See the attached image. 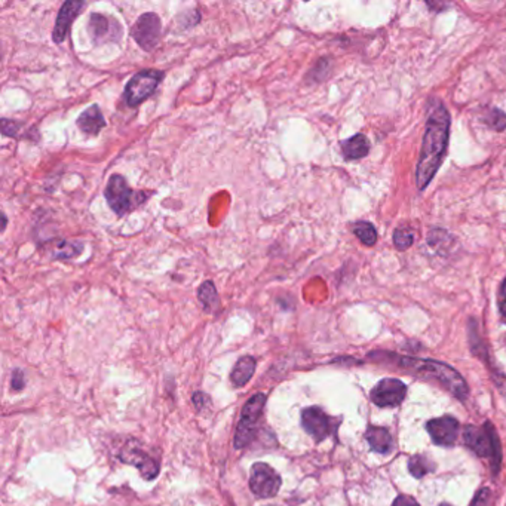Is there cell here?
<instances>
[{"label": "cell", "instance_id": "20", "mask_svg": "<svg viewBox=\"0 0 506 506\" xmlns=\"http://www.w3.org/2000/svg\"><path fill=\"white\" fill-rule=\"evenodd\" d=\"M409 470L414 478H423L432 470H435V463L428 456L416 455L409 460Z\"/></svg>", "mask_w": 506, "mask_h": 506}, {"label": "cell", "instance_id": "33", "mask_svg": "<svg viewBox=\"0 0 506 506\" xmlns=\"http://www.w3.org/2000/svg\"><path fill=\"white\" fill-rule=\"evenodd\" d=\"M269 506H276V505H269Z\"/></svg>", "mask_w": 506, "mask_h": 506}, {"label": "cell", "instance_id": "9", "mask_svg": "<svg viewBox=\"0 0 506 506\" xmlns=\"http://www.w3.org/2000/svg\"><path fill=\"white\" fill-rule=\"evenodd\" d=\"M88 34L94 45L117 43L122 39V26L113 16L104 14H91L88 21Z\"/></svg>", "mask_w": 506, "mask_h": 506}, {"label": "cell", "instance_id": "27", "mask_svg": "<svg viewBox=\"0 0 506 506\" xmlns=\"http://www.w3.org/2000/svg\"><path fill=\"white\" fill-rule=\"evenodd\" d=\"M24 383H26V376L23 371L20 370H15L14 374H12V379H11V386L12 389L15 391H21L24 388Z\"/></svg>", "mask_w": 506, "mask_h": 506}, {"label": "cell", "instance_id": "31", "mask_svg": "<svg viewBox=\"0 0 506 506\" xmlns=\"http://www.w3.org/2000/svg\"><path fill=\"white\" fill-rule=\"evenodd\" d=\"M2 217H4V229H2V231H5V229H6V223H8V220H6V214H2Z\"/></svg>", "mask_w": 506, "mask_h": 506}, {"label": "cell", "instance_id": "4", "mask_svg": "<svg viewBox=\"0 0 506 506\" xmlns=\"http://www.w3.org/2000/svg\"><path fill=\"white\" fill-rule=\"evenodd\" d=\"M104 196H106L112 211L119 217H124L144 204L152 196V191L146 194V191L134 190L128 186L124 177L113 174L107 181L106 190H104Z\"/></svg>", "mask_w": 506, "mask_h": 506}, {"label": "cell", "instance_id": "6", "mask_svg": "<svg viewBox=\"0 0 506 506\" xmlns=\"http://www.w3.org/2000/svg\"><path fill=\"white\" fill-rule=\"evenodd\" d=\"M165 73L162 70L146 68L135 73L125 86L124 98L130 107H138L139 104L149 100L156 91H158L161 82L164 80Z\"/></svg>", "mask_w": 506, "mask_h": 506}, {"label": "cell", "instance_id": "8", "mask_svg": "<svg viewBox=\"0 0 506 506\" xmlns=\"http://www.w3.org/2000/svg\"><path fill=\"white\" fill-rule=\"evenodd\" d=\"M283 481L276 470L268 463H254L250 474V488L257 497L269 499L278 495Z\"/></svg>", "mask_w": 506, "mask_h": 506}, {"label": "cell", "instance_id": "3", "mask_svg": "<svg viewBox=\"0 0 506 506\" xmlns=\"http://www.w3.org/2000/svg\"><path fill=\"white\" fill-rule=\"evenodd\" d=\"M463 441L468 448L473 450L478 458L490 459L492 473L497 475L502 466V447L497 437V432L490 422H485L483 428L465 426Z\"/></svg>", "mask_w": 506, "mask_h": 506}, {"label": "cell", "instance_id": "22", "mask_svg": "<svg viewBox=\"0 0 506 506\" xmlns=\"http://www.w3.org/2000/svg\"><path fill=\"white\" fill-rule=\"evenodd\" d=\"M354 233L359 238L364 246L371 247L377 241V231L369 221H359L354 224Z\"/></svg>", "mask_w": 506, "mask_h": 506}, {"label": "cell", "instance_id": "21", "mask_svg": "<svg viewBox=\"0 0 506 506\" xmlns=\"http://www.w3.org/2000/svg\"><path fill=\"white\" fill-rule=\"evenodd\" d=\"M83 251V243L80 241H61L54 250V258L72 260L80 255Z\"/></svg>", "mask_w": 506, "mask_h": 506}, {"label": "cell", "instance_id": "14", "mask_svg": "<svg viewBox=\"0 0 506 506\" xmlns=\"http://www.w3.org/2000/svg\"><path fill=\"white\" fill-rule=\"evenodd\" d=\"M85 6L86 4L79 2V0H67V2L61 5L56 20L54 31H52V39H54L56 43H63L67 39L70 27H72L73 21L80 15Z\"/></svg>", "mask_w": 506, "mask_h": 506}, {"label": "cell", "instance_id": "1", "mask_svg": "<svg viewBox=\"0 0 506 506\" xmlns=\"http://www.w3.org/2000/svg\"><path fill=\"white\" fill-rule=\"evenodd\" d=\"M450 137V115L448 110L440 102L432 107L426 122V131L422 142L421 156L416 168V183L418 190H425L435 174L438 172L448 146Z\"/></svg>", "mask_w": 506, "mask_h": 506}, {"label": "cell", "instance_id": "13", "mask_svg": "<svg viewBox=\"0 0 506 506\" xmlns=\"http://www.w3.org/2000/svg\"><path fill=\"white\" fill-rule=\"evenodd\" d=\"M426 429L435 444L441 447H451L458 440L459 422L453 416H443L429 421Z\"/></svg>", "mask_w": 506, "mask_h": 506}, {"label": "cell", "instance_id": "19", "mask_svg": "<svg viewBox=\"0 0 506 506\" xmlns=\"http://www.w3.org/2000/svg\"><path fill=\"white\" fill-rule=\"evenodd\" d=\"M198 299L205 312H214L220 305L216 284L213 281H205L198 290Z\"/></svg>", "mask_w": 506, "mask_h": 506}, {"label": "cell", "instance_id": "26", "mask_svg": "<svg viewBox=\"0 0 506 506\" xmlns=\"http://www.w3.org/2000/svg\"><path fill=\"white\" fill-rule=\"evenodd\" d=\"M490 499H492V493H490V488H481V490L475 495L473 503H470V506H488V503H490Z\"/></svg>", "mask_w": 506, "mask_h": 506}, {"label": "cell", "instance_id": "23", "mask_svg": "<svg viewBox=\"0 0 506 506\" xmlns=\"http://www.w3.org/2000/svg\"><path fill=\"white\" fill-rule=\"evenodd\" d=\"M414 242V235L409 229H396L394 232V243L401 251L410 248Z\"/></svg>", "mask_w": 506, "mask_h": 506}, {"label": "cell", "instance_id": "12", "mask_svg": "<svg viewBox=\"0 0 506 506\" xmlns=\"http://www.w3.org/2000/svg\"><path fill=\"white\" fill-rule=\"evenodd\" d=\"M119 459L128 465H132L139 469V474L147 481L154 480L159 475V462L153 459L146 451H143L138 446H132L128 443L122 451L119 453Z\"/></svg>", "mask_w": 506, "mask_h": 506}, {"label": "cell", "instance_id": "10", "mask_svg": "<svg viewBox=\"0 0 506 506\" xmlns=\"http://www.w3.org/2000/svg\"><path fill=\"white\" fill-rule=\"evenodd\" d=\"M302 426L317 443L324 441L336 429L333 418L320 407H307L302 411Z\"/></svg>", "mask_w": 506, "mask_h": 506}, {"label": "cell", "instance_id": "11", "mask_svg": "<svg viewBox=\"0 0 506 506\" xmlns=\"http://www.w3.org/2000/svg\"><path fill=\"white\" fill-rule=\"evenodd\" d=\"M407 395V386L398 379H383L371 389L370 398L377 407H396Z\"/></svg>", "mask_w": 506, "mask_h": 506}, {"label": "cell", "instance_id": "32", "mask_svg": "<svg viewBox=\"0 0 506 506\" xmlns=\"http://www.w3.org/2000/svg\"><path fill=\"white\" fill-rule=\"evenodd\" d=\"M505 343H506V336H505Z\"/></svg>", "mask_w": 506, "mask_h": 506}, {"label": "cell", "instance_id": "29", "mask_svg": "<svg viewBox=\"0 0 506 506\" xmlns=\"http://www.w3.org/2000/svg\"><path fill=\"white\" fill-rule=\"evenodd\" d=\"M499 309L500 313L506 318V278L500 287V292H499Z\"/></svg>", "mask_w": 506, "mask_h": 506}, {"label": "cell", "instance_id": "25", "mask_svg": "<svg viewBox=\"0 0 506 506\" xmlns=\"http://www.w3.org/2000/svg\"><path fill=\"white\" fill-rule=\"evenodd\" d=\"M20 127H21L20 122L9 120V119H2V132H4V135H8V137H19Z\"/></svg>", "mask_w": 506, "mask_h": 506}, {"label": "cell", "instance_id": "28", "mask_svg": "<svg viewBox=\"0 0 506 506\" xmlns=\"http://www.w3.org/2000/svg\"><path fill=\"white\" fill-rule=\"evenodd\" d=\"M392 506H418V503H417L411 496L399 495V496L394 500Z\"/></svg>", "mask_w": 506, "mask_h": 506}, {"label": "cell", "instance_id": "7", "mask_svg": "<svg viewBox=\"0 0 506 506\" xmlns=\"http://www.w3.org/2000/svg\"><path fill=\"white\" fill-rule=\"evenodd\" d=\"M162 23L158 14L146 12L139 15L131 28V36L135 43L146 52H152L161 42Z\"/></svg>", "mask_w": 506, "mask_h": 506}, {"label": "cell", "instance_id": "24", "mask_svg": "<svg viewBox=\"0 0 506 506\" xmlns=\"http://www.w3.org/2000/svg\"><path fill=\"white\" fill-rule=\"evenodd\" d=\"M485 120L488 122V125L495 128L496 131H503L506 128V116L497 109L490 110V113H488Z\"/></svg>", "mask_w": 506, "mask_h": 506}, {"label": "cell", "instance_id": "30", "mask_svg": "<svg viewBox=\"0 0 506 506\" xmlns=\"http://www.w3.org/2000/svg\"><path fill=\"white\" fill-rule=\"evenodd\" d=\"M206 401V395H204L202 392H195L194 394V403L196 406L198 410H202L204 409V403Z\"/></svg>", "mask_w": 506, "mask_h": 506}, {"label": "cell", "instance_id": "2", "mask_svg": "<svg viewBox=\"0 0 506 506\" xmlns=\"http://www.w3.org/2000/svg\"><path fill=\"white\" fill-rule=\"evenodd\" d=\"M383 357L394 359L396 365L401 369H406L417 376H421L426 380H433L440 383L443 388H446L451 395H455L458 399L465 401L468 396V385L465 379L460 376L459 371L451 367L448 364L432 361V359H421V358H411V357H398L381 352Z\"/></svg>", "mask_w": 506, "mask_h": 506}, {"label": "cell", "instance_id": "17", "mask_svg": "<svg viewBox=\"0 0 506 506\" xmlns=\"http://www.w3.org/2000/svg\"><path fill=\"white\" fill-rule=\"evenodd\" d=\"M365 438H367L371 450L376 453H380V455H388V453L394 447L392 435L385 428H380V426L369 428Z\"/></svg>", "mask_w": 506, "mask_h": 506}, {"label": "cell", "instance_id": "18", "mask_svg": "<svg viewBox=\"0 0 506 506\" xmlns=\"http://www.w3.org/2000/svg\"><path fill=\"white\" fill-rule=\"evenodd\" d=\"M255 365H257V361L254 357H250V355L242 357L236 362V365L232 370V374H231V380L233 383V386H236V388L246 386L255 371Z\"/></svg>", "mask_w": 506, "mask_h": 506}, {"label": "cell", "instance_id": "15", "mask_svg": "<svg viewBox=\"0 0 506 506\" xmlns=\"http://www.w3.org/2000/svg\"><path fill=\"white\" fill-rule=\"evenodd\" d=\"M76 125L83 134L95 137L107 124H106V120H104V116H102V112L100 110V107L97 106V104H93V106H90L88 109L79 115V117L76 120Z\"/></svg>", "mask_w": 506, "mask_h": 506}, {"label": "cell", "instance_id": "5", "mask_svg": "<svg viewBox=\"0 0 506 506\" xmlns=\"http://www.w3.org/2000/svg\"><path fill=\"white\" fill-rule=\"evenodd\" d=\"M265 406H266L265 394H255L250 401H247V404L243 406L235 432V440H233L235 448L238 450L246 448L248 444L253 443V440L257 435L258 421L261 414H263Z\"/></svg>", "mask_w": 506, "mask_h": 506}, {"label": "cell", "instance_id": "16", "mask_svg": "<svg viewBox=\"0 0 506 506\" xmlns=\"http://www.w3.org/2000/svg\"><path fill=\"white\" fill-rule=\"evenodd\" d=\"M342 152L344 159L355 161L367 156L370 152V142L364 134H357L352 138L344 139L342 143Z\"/></svg>", "mask_w": 506, "mask_h": 506}]
</instances>
